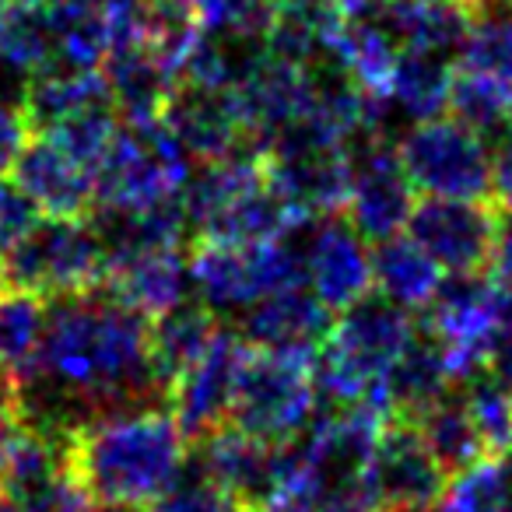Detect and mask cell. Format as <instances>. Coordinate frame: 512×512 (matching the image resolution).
Wrapping results in <instances>:
<instances>
[{
  "instance_id": "obj_39",
  "label": "cell",
  "mask_w": 512,
  "mask_h": 512,
  "mask_svg": "<svg viewBox=\"0 0 512 512\" xmlns=\"http://www.w3.org/2000/svg\"><path fill=\"white\" fill-rule=\"evenodd\" d=\"M36 137L32 120L25 113L22 99H11L8 92H0V179H8L15 172L22 151Z\"/></svg>"
},
{
  "instance_id": "obj_2",
  "label": "cell",
  "mask_w": 512,
  "mask_h": 512,
  "mask_svg": "<svg viewBox=\"0 0 512 512\" xmlns=\"http://www.w3.org/2000/svg\"><path fill=\"white\" fill-rule=\"evenodd\" d=\"M186 470V435L165 400L113 407L71 428V474L99 505L148 509Z\"/></svg>"
},
{
  "instance_id": "obj_17",
  "label": "cell",
  "mask_w": 512,
  "mask_h": 512,
  "mask_svg": "<svg viewBox=\"0 0 512 512\" xmlns=\"http://www.w3.org/2000/svg\"><path fill=\"white\" fill-rule=\"evenodd\" d=\"M162 123L179 141L186 158L197 162H218L235 151H249L246 123L239 116L232 92H211V88H190L179 85L162 113Z\"/></svg>"
},
{
  "instance_id": "obj_1",
  "label": "cell",
  "mask_w": 512,
  "mask_h": 512,
  "mask_svg": "<svg viewBox=\"0 0 512 512\" xmlns=\"http://www.w3.org/2000/svg\"><path fill=\"white\" fill-rule=\"evenodd\" d=\"M165 400L148 355V320L113 295L85 292L46 309L36 376L18 390V407L53 425L113 407Z\"/></svg>"
},
{
  "instance_id": "obj_28",
  "label": "cell",
  "mask_w": 512,
  "mask_h": 512,
  "mask_svg": "<svg viewBox=\"0 0 512 512\" xmlns=\"http://www.w3.org/2000/svg\"><path fill=\"white\" fill-rule=\"evenodd\" d=\"M214 330H218V316L207 306H193V302H179L176 309L155 316L148 323V355L151 372H155L162 393L172 386V379L211 344Z\"/></svg>"
},
{
  "instance_id": "obj_41",
  "label": "cell",
  "mask_w": 512,
  "mask_h": 512,
  "mask_svg": "<svg viewBox=\"0 0 512 512\" xmlns=\"http://www.w3.org/2000/svg\"><path fill=\"white\" fill-rule=\"evenodd\" d=\"M491 197L498 211H512V134L491 155Z\"/></svg>"
},
{
  "instance_id": "obj_44",
  "label": "cell",
  "mask_w": 512,
  "mask_h": 512,
  "mask_svg": "<svg viewBox=\"0 0 512 512\" xmlns=\"http://www.w3.org/2000/svg\"><path fill=\"white\" fill-rule=\"evenodd\" d=\"M484 369L498 376L512 390V334H495V344L488 351V365Z\"/></svg>"
},
{
  "instance_id": "obj_21",
  "label": "cell",
  "mask_w": 512,
  "mask_h": 512,
  "mask_svg": "<svg viewBox=\"0 0 512 512\" xmlns=\"http://www.w3.org/2000/svg\"><path fill=\"white\" fill-rule=\"evenodd\" d=\"M102 285L120 306L134 309L144 320H155L186 302L190 267L179 249H144V253L113 256Z\"/></svg>"
},
{
  "instance_id": "obj_48",
  "label": "cell",
  "mask_w": 512,
  "mask_h": 512,
  "mask_svg": "<svg viewBox=\"0 0 512 512\" xmlns=\"http://www.w3.org/2000/svg\"><path fill=\"white\" fill-rule=\"evenodd\" d=\"M505 512H512V498H509V505H505Z\"/></svg>"
},
{
  "instance_id": "obj_29",
  "label": "cell",
  "mask_w": 512,
  "mask_h": 512,
  "mask_svg": "<svg viewBox=\"0 0 512 512\" xmlns=\"http://www.w3.org/2000/svg\"><path fill=\"white\" fill-rule=\"evenodd\" d=\"M453 383L456 379L449 372L439 344L432 337L414 334V341L404 348V355L397 358V365L390 369V379H386L390 414L393 418H418L425 407L446 397Z\"/></svg>"
},
{
  "instance_id": "obj_19",
  "label": "cell",
  "mask_w": 512,
  "mask_h": 512,
  "mask_svg": "<svg viewBox=\"0 0 512 512\" xmlns=\"http://www.w3.org/2000/svg\"><path fill=\"white\" fill-rule=\"evenodd\" d=\"M102 78L109 88V102L120 123H155L176 95L179 78L169 60L148 43L134 39L123 43L102 60Z\"/></svg>"
},
{
  "instance_id": "obj_47",
  "label": "cell",
  "mask_w": 512,
  "mask_h": 512,
  "mask_svg": "<svg viewBox=\"0 0 512 512\" xmlns=\"http://www.w3.org/2000/svg\"><path fill=\"white\" fill-rule=\"evenodd\" d=\"M88 512H141V509H127V505H99V502H95Z\"/></svg>"
},
{
  "instance_id": "obj_30",
  "label": "cell",
  "mask_w": 512,
  "mask_h": 512,
  "mask_svg": "<svg viewBox=\"0 0 512 512\" xmlns=\"http://www.w3.org/2000/svg\"><path fill=\"white\" fill-rule=\"evenodd\" d=\"M53 67V36L43 0H11L0 8V74L32 81Z\"/></svg>"
},
{
  "instance_id": "obj_27",
  "label": "cell",
  "mask_w": 512,
  "mask_h": 512,
  "mask_svg": "<svg viewBox=\"0 0 512 512\" xmlns=\"http://www.w3.org/2000/svg\"><path fill=\"white\" fill-rule=\"evenodd\" d=\"M46 330V306L39 295L0 285V379L22 390L39 365Z\"/></svg>"
},
{
  "instance_id": "obj_10",
  "label": "cell",
  "mask_w": 512,
  "mask_h": 512,
  "mask_svg": "<svg viewBox=\"0 0 512 512\" xmlns=\"http://www.w3.org/2000/svg\"><path fill=\"white\" fill-rule=\"evenodd\" d=\"M428 337L442 348L456 383L488 365V351L498 334L502 281L474 274H453L428 302Z\"/></svg>"
},
{
  "instance_id": "obj_20",
  "label": "cell",
  "mask_w": 512,
  "mask_h": 512,
  "mask_svg": "<svg viewBox=\"0 0 512 512\" xmlns=\"http://www.w3.org/2000/svg\"><path fill=\"white\" fill-rule=\"evenodd\" d=\"M15 183L46 218H81L95 211V176L50 137H32L15 165Z\"/></svg>"
},
{
  "instance_id": "obj_13",
  "label": "cell",
  "mask_w": 512,
  "mask_h": 512,
  "mask_svg": "<svg viewBox=\"0 0 512 512\" xmlns=\"http://www.w3.org/2000/svg\"><path fill=\"white\" fill-rule=\"evenodd\" d=\"M246 358L249 344L242 341L239 330L218 327L211 344L172 379L165 397H169V411L176 414L179 428L190 442H200L207 432L228 421Z\"/></svg>"
},
{
  "instance_id": "obj_31",
  "label": "cell",
  "mask_w": 512,
  "mask_h": 512,
  "mask_svg": "<svg viewBox=\"0 0 512 512\" xmlns=\"http://www.w3.org/2000/svg\"><path fill=\"white\" fill-rule=\"evenodd\" d=\"M449 85H453V67L446 57L400 50L390 88H386V102L407 120H432V116L446 113Z\"/></svg>"
},
{
  "instance_id": "obj_4",
  "label": "cell",
  "mask_w": 512,
  "mask_h": 512,
  "mask_svg": "<svg viewBox=\"0 0 512 512\" xmlns=\"http://www.w3.org/2000/svg\"><path fill=\"white\" fill-rule=\"evenodd\" d=\"M109 253L99 225L81 218L36 221L0 256V285L22 288L39 299H71L106 281Z\"/></svg>"
},
{
  "instance_id": "obj_3",
  "label": "cell",
  "mask_w": 512,
  "mask_h": 512,
  "mask_svg": "<svg viewBox=\"0 0 512 512\" xmlns=\"http://www.w3.org/2000/svg\"><path fill=\"white\" fill-rule=\"evenodd\" d=\"M414 341V323L407 309L386 299H369L341 309L330 334L313 355L316 393L337 407H372L390 414L386 379L404 348Z\"/></svg>"
},
{
  "instance_id": "obj_11",
  "label": "cell",
  "mask_w": 512,
  "mask_h": 512,
  "mask_svg": "<svg viewBox=\"0 0 512 512\" xmlns=\"http://www.w3.org/2000/svg\"><path fill=\"white\" fill-rule=\"evenodd\" d=\"M449 474L411 418H386L362 470V488L386 512H432Z\"/></svg>"
},
{
  "instance_id": "obj_23",
  "label": "cell",
  "mask_w": 512,
  "mask_h": 512,
  "mask_svg": "<svg viewBox=\"0 0 512 512\" xmlns=\"http://www.w3.org/2000/svg\"><path fill=\"white\" fill-rule=\"evenodd\" d=\"M372 15L397 36L404 50L453 57L460 53L477 8L470 0H383Z\"/></svg>"
},
{
  "instance_id": "obj_36",
  "label": "cell",
  "mask_w": 512,
  "mask_h": 512,
  "mask_svg": "<svg viewBox=\"0 0 512 512\" xmlns=\"http://www.w3.org/2000/svg\"><path fill=\"white\" fill-rule=\"evenodd\" d=\"M463 67L491 74L512 85V4H484L477 8L470 32L460 46Z\"/></svg>"
},
{
  "instance_id": "obj_24",
  "label": "cell",
  "mask_w": 512,
  "mask_h": 512,
  "mask_svg": "<svg viewBox=\"0 0 512 512\" xmlns=\"http://www.w3.org/2000/svg\"><path fill=\"white\" fill-rule=\"evenodd\" d=\"M22 106L32 120V130H50L57 123L81 116L88 109L113 106L102 67H64L53 64L43 74L22 85Z\"/></svg>"
},
{
  "instance_id": "obj_14",
  "label": "cell",
  "mask_w": 512,
  "mask_h": 512,
  "mask_svg": "<svg viewBox=\"0 0 512 512\" xmlns=\"http://www.w3.org/2000/svg\"><path fill=\"white\" fill-rule=\"evenodd\" d=\"M498 207L484 200L425 197L407 218V235L449 274H474L488 267L498 228Z\"/></svg>"
},
{
  "instance_id": "obj_9",
  "label": "cell",
  "mask_w": 512,
  "mask_h": 512,
  "mask_svg": "<svg viewBox=\"0 0 512 512\" xmlns=\"http://www.w3.org/2000/svg\"><path fill=\"white\" fill-rule=\"evenodd\" d=\"M411 186L421 197L484 200L491 193V151L484 134L456 116L418 120L397 144Z\"/></svg>"
},
{
  "instance_id": "obj_25",
  "label": "cell",
  "mask_w": 512,
  "mask_h": 512,
  "mask_svg": "<svg viewBox=\"0 0 512 512\" xmlns=\"http://www.w3.org/2000/svg\"><path fill=\"white\" fill-rule=\"evenodd\" d=\"M400 50L404 46L376 15H358L344 18L341 32L334 39V50H330V64L348 74L365 95L386 102V88H390Z\"/></svg>"
},
{
  "instance_id": "obj_38",
  "label": "cell",
  "mask_w": 512,
  "mask_h": 512,
  "mask_svg": "<svg viewBox=\"0 0 512 512\" xmlns=\"http://www.w3.org/2000/svg\"><path fill=\"white\" fill-rule=\"evenodd\" d=\"M151 512H239L235 502L204 474L197 470L193 477L179 474V481L151 505Z\"/></svg>"
},
{
  "instance_id": "obj_35",
  "label": "cell",
  "mask_w": 512,
  "mask_h": 512,
  "mask_svg": "<svg viewBox=\"0 0 512 512\" xmlns=\"http://www.w3.org/2000/svg\"><path fill=\"white\" fill-rule=\"evenodd\" d=\"M446 109L460 123L474 127L477 134H488V130H498L512 120V85L491 78V74L460 67V71H453Z\"/></svg>"
},
{
  "instance_id": "obj_7",
  "label": "cell",
  "mask_w": 512,
  "mask_h": 512,
  "mask_svg": "<svg viewBox=\"0 0 512 512\" xmlns=\"http://www.w3.org/2000/svg\"><path fill=\"white\" fill-rule=\"evenodd\" d=\"M186 267H190V285L197 288L200 306H207L214 316H239L256 299L278 288L306 285L299 249L288 246V239L253 242V246L200 239Z\"/></svg>"
},
{
  "instance_id": "obj_40",
  "label": "cell",
  "mask_w": 512,
  "mask_h": 512,
  "mask_svg": "<svg viewBox=\"0 0 512 512\" xmlns=\"http://www.w3.org/2000/svg\"><path fill=\"white\" fill-rule=\"evenodd\" d=\"M36 221H39V207L25 197L22 186L0 179V256L8 253Z\"/></svg>"
},
{
  "instance_id": "obj_42",
  "label": "cell",
  "mask_w": 512,
  "mask_h": 512,
  "mask_svg": "<svg viewBox=\"0 0 512 512\" xmlns=\"http://www.w3.org/2000/svg\"><path fill=\"white\" fill-rule=\"evenodd\" d=\"M491 278L512 285V211L498 214V228H495V242H491V256H488Z\"/></svg>"
},
{
  "instance_id": "obj_26",
  "label": "cell",
  "mask_w": 512,
  "mask_h": 512,
  "mask_svg": "<svg viewBox=\"0 0 512 512\" xmlns=\"http://www.w3.org/2000/svg\"><path fill=\"white\" fill-rule=\"evenodd\" d=\"M442 285V267L411 239V235H390L372 253V288L379 299L400 309H425Z\"/></svg>"
},
{
  "instance_id": "obj_46",
  "label": "cell",
  "mask_w": 512,
  "mask_h": 512,
  "mask_svg": "<svg viewBox=\"0 0 512 512\" xmlns=\"http://www.w3.org/2000/svg\"><path fill=\"white\" fill-rule=\"evenodd\" d=\"M498 334H512V285H502V309H498Z\"/></svg>"
},
{
  "instance_id": "obj_6",
  "label": "cell",
  "mask_w": 512,
  "mask_h": 512,
  "mask_svg": "<svg viewBox=\"0 0 512 512\" xmlns=\"http://www.w3.org/2000/svg\"><path fill=\"white\" fill-rule=\"evenodd\" d=\"M316 397L320 393H316L313 355L249 348L228 421L256 439L281 446L306 432L316 411Z\"/></svg>"
},
{
  "instance_id": "obj_33",
  "label": "cell",
  "mask_w": 512,
  "mask_h": 512,
  "mask_svg": "<svg viewBox=\"0 0 512 512\" xmlns=\"http://www.w3.org/2000/svg\"><path fill=\"white\" fill-rule=\"evenodd\" d=\"M467 390H460V400L467 407L470 421L477 428V439L484 446V456L502 460L512 449V390L488 369L463 379Z\"/></svg>"
},
{
  "instance_id": "obj_5",
  "label": "cell",
  "mask_w": 512,
  "mask_h": 512,
  "mask_svg": "<svg viewBox=\"0 0 512 512\" xmlns=\"http://www.w3.org/2000/svg\"><path fill=\"white\" fill-rule=\"evenodd\" d=\"M190 158L162 120L123 123L95 165V211L130 214L179 197Z\"/></svg>"
},
{
  "instance_id": "obj_15",
  "label": "cell",
  "mask_w": 512,
  "mask_h": 512,
  "mask_svg": "<svg viewBox=\"0 0 512 512\" xmlns=\"http://www.w3.org/2000/svg\"><path fill=\"white\" fill-rule=\"evenodd\" d=\"M299 260L306 288L330 313H341L372 295V253L365 246V235L337 214H327L309 228Z\"/></svg>"
},
{
  "instance_id": "obj_8",
  "label": "cell",
  "mask_w": 512,
  "mask_h": 512,
  "mask_svg": "<svg viewBox=\"0 0 512 512\" xmlns=\"http://www.w3.org/2000/svg\"><path fill=\"white\" fill-rule=\"evenodd\" d=\"M264 179L302 218H327L344 211L348 197V148L309 123L278 130L260 148Z\"/></svg>"
},
{
  "instance_id": "obj_18",
  "label": "cell",
  "mask_w": 512,
  "mask_h": 512,
  "mask_svg": "<svg viewBox=\"0 0 512 512\" xmlns=\"http://www.w3.org/2000/svg\"><path fill=\"white\" fill-rule=\"evenodd\" d=\"M330 323H334V313L306 285H288L256 299L246 313H239V334L249 348L316 355L323 337L330 334Z\"/></svg>"
},
{
  "instance_id": "obj_22",
  "label": "cell",
  "mask_w": 512,
  "mask_h": 512,
  "mask_svg": "<svg viewBox=\"0 0 512 512\" xmlns=\"http://www.w3.org/2000/svg\"><path fill=\"white\" fill-rule=\"evenodd\" d=\"M337 0H271L264 50L306 67L330 64V50L344 25Z\"/></svg>"
},
{
  "instance_id": "obj_32",
  "label": "cell",
  "mask_w": 512,
  "mask_h": 512,
  "mask_svg": "<svg viewBox=\"0 0 512 512\" xmlns=\"http://www.w3.org/2000/svg\"><path fill=\"white\" fill-rule=\"evenodd\" d=\"M411 421L446 474H456V470L484 460V446H481V439H477V428H474V421H470L467 407H463L460 393L449 390L446 397L435 400L432 407H425V411Z\"/></svg>"
},
{
  "instance_id": "obj_34",
  "label": "cell",
  "mask_w": 512,
  "mask_h": 512,
  "mask_svg": "<svg viewBox=\"0 0 512 512\" xmlns=\"http://www.w3.org/2000/svg\"><path fill=\"white\" fill-rule=\"evenodd\" d=\"M512 498V474L502 460L484 456L449 474L432 512H505Z\"/></svg>"
},
{
  "instance_id": "obj_37",
  "label": "cell",
  "mask_w": 512,
  "mask_h": 512,
  "mask_svg": "<svg viewBox=\"0 0 512 512\" xmlns=\"http://www.w3.org/2000/svg\"><path fill=\"white\" fill-rule=\"evenodd\" d=\"M116 130H120V116L113 113V106H102V109H88L81 116H71V120L57 123L50 130H39V137H50L57 148H64L81 165H88L95 176V165L109 151Z\"/></svg>"
},
{
  "instance_id": "obj_43",
  "label": "cell",
  "mask_w": 512,
  "mask_h": 512,
  "mask_svg": "<svg viewBox=\"0 0 512 512\" xmlns=\"http://www.w3.org/2000/svg\"><path fill=\"white\" fill-rule=\"evenodd\" d=\"M316 512H386V509L365 488H344V491H330L316 505Z\"/></svg>"
},
{
  "instance_id": "obj_12",
  "label": "cell",
  "mask_w": 512,
  "mask_h": 512,
  "mask_svg": "<svg viewBox=\"0 0 512 512\" xmlns=\"http://www.w3.org/2000/svg\"><path fill=\"white\" fill-rule=\"evenodd\" d=\"M418 190L407 179L400 155L383 137H365L348 148V211L351 225L372 242H383L407 228Z\"/></svg>"
},
{
  "instance_id": "obj_45",
  "label": "cell",
  "mask_w": 512,
  "mask_h": 512,
  "mask_svg": "<svg viewBox=\"0 0 512 512\" xmlns=\"http://www.w3.org/2000/svg\"><path fill=\"white\" fill-rule=\"evenodd\" d=\"M15 407H18V393L0 379V442H4V435H8V425H11V418H15Z\"/></svg>"
},
{
  "instance_id": "obj_16",
  "label": "cell",
  "mask_w": 512,
  "mask_h": 512,
  "mask_svg": "<svg viewBox=\"0 0 512 512\" xmlns=\"http://www.w3.org/2000/svg\"><path fill=\"white\" fill-rule=\"evenodd\" d=\"M278 453L281 446L225 421L200 439V470L232 498L239 512H260L278 481Z\"/></svg>"
}]
</instances>
